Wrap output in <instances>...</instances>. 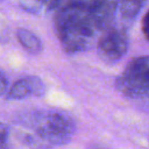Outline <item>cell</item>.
Wrapping results in <instances>:
<instances>
[{
    "label": "cell",
    "instance_id": "277c9868",
    "mask_svg": "<svg viewBox=\"0 0 149 149\" xmlns=\"http://www.w3.org/2000/svg\"><path fill=\"white\" fill-rule=\"evenodd\" d=\"M45 93V86L41 78L36 76H27L17 79L6 93V98L10 100H21L30 95L42 97Z\"/></svg>",
    "mask_w": 149,
    "mask_h": 149
},
{
    "label": "cell",
    "instance_id": "9c48e42d",
    "mask_svg": "<svg viewBox=\"0 0 149 149\" xmlns=\"http://www.w3.org/2000/svg\"><path fill=\"white\" fill-rule=\"evenodd\" d=\"M142 31H143L144 37L149 41V9L142 19Z\"/></svg>",
    "mask_w": 149,
    "mask_h": 149
},
{
    "label": "cell",
    "instance_id": "52a82bcc",
    "mask_svg": "<svg viewBox=\"0 0 149 149\" xmlns=\"http://www.w3.org/2000/svg\"><path fill=\"white\" fill-rule=\"evenodd\" d=\"M47 2L48 0H20L21 7L30 13H38L42 6Z\"/></svg>",
    "mask_w": 149,
    "mask_h": 149
},
{
    "label": "cell",
    "instance_id": "6da1fadb",
    "mask_svg": "<svg viewBox=\"0 0 149 149\" xmlns=\"http://www.w3.org/2000/svg\"><path fill=\"white\" fill-rule=\"evenodd\" d=\"M13 129L16 139L30 149H54L68 143L76 130V122L65 112L34 109L19 115Z\"/></svg>",
    "mask_w": 149,
    "mask_h": 149
},
{
    "label": "cell",
    "instance_id": "ba28073f",
    "mask_svg": "<svg viewBox=\"0 0 149 149\" xmlns=\"http://www.w3.org/2000/svg\"><path fill=\"white\" fill-rule=\"evenodd\" d=\"M9 128L7 125L0 122V149H8Z\"/></svg>",
    "mask_w": 149,
    "mask_h": 149
},
{
    "label": "cell",
    "instance_id": "7a4b0ae2",
    "mask_svg": "<svg viewBox=\"0 0 149 149\" xmlns=\"http://www.w3.org/2000/svg\"><path fill=\"white\" fill-rule=\"evenodd\" d=\"M115 86L135 105L149 109V56L133 58L116 78Z\"/></svg>",
    "mask_w": 149,
    "mask_h": 149
},
{
    "label": "cell",
    "instance_id": "3957f363",
    "mask_svg": "<svg viewBox=\"0 0 149 149\" xmlns=\"http://www.w3.org/2000/svg\"><path fill=\"white\" fill-rule=\"evenodd\" d=\"M128 34L121 26H109L100 34L97 49L99 57L106 63L120 61L128 50Z\"/></svg>",
    "mask_w": 149,
    "mask_h": 149
},
{
    "label": "cell",
    "instance_id": "5b68a950",
    "mask_svg": "<svg viewBox=\"0 0 149 149\" xmlns=\"http://www.w3.org/2000/svg\"><path fill=\"white\" fill-rule=\"evenodd\" d=\"M16 37L20 42V44L29 52L31 54H38L42 50V42L38 38L37 35H35L33 31L24 29V28H19L16 30Z\"/></svg>",
    "mask_w": 149,
    "mask_h": 149
},
{
    "label": "cell",
    "instance_id": "30bf717a",
    "mask_svg": "<svg viewBox=\"0 0 149 149\" xmlns=\"http://www.w3.org/2000/svg\"><path fill=\"white\" fill-rule=\"evenodd\" d=\"M8 91V81L6 77L0 72V95H3Z\"/></svg>",
    "mask_w": 149,
    "mask_h": 149
},
{
    "label": "cell",
    "instance_id": "8992f818",
    "mask_svg": "<svg viewBox=\"0 0 149 149\" xmlns=\"http://www.w3.org/2000/svg\"><path fill=\"white\" fill-rule=\"evenodd\" d=\"M146 0H119L118 9L123 21L132 22L136 19Z\"/></svg>",
    "mask_w": 149,
    "mask_h": 149
},
{
    "label": "cell",
    "instance_id": "8fae6325",
    "mask_svg": "<svg viewBox=\"0 0 149 149\" xmlns=\"http://www.w3.org/2000/svg\"><path fill=\"white\" fill-rule=\"evenodd\" d=\"M91 149H106V148H102V147H92Z\"/></svg>",
    "mask_w": 149,
    "mask_h": 149
}]
</instances>
